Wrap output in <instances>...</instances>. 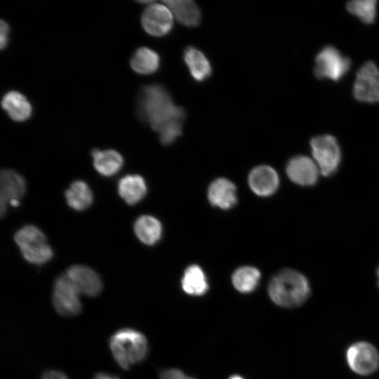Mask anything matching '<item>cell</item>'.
Listing matches in <instances>:
<instances>
[{"label": "cell", "instance_id": "obj_1", "mask_svg": "<svg viewBox=\"0 0 379 379\" xmlns=\"http://www.w3.org/2000/svg\"><path fill=\"white\" fill-rule=\"evenodd\" d=\"M138 114L158 133L171 126L183 124L185 109L176 105L168 91L161 85L142 88L138 100Z\"/></svg>", "mask_w": 379, "mask_h": 379}, {"label": "cell", "instance_id": "obj_2", "mask_svg": "<svg viewBox=\"0 0 379 379\" xmlns=\"http://www.w3.org/2000/svg\"><path fill=\"white\" fill-rule=\"evenodd\" d=\"M311 290L306 277L291 269L279 272L271 279L268 293L272 300L283 307H296L309 298Z\"/></svg>", "mask_w": 379, "mask_h": 379}, {"label": "cell", "instance_id": "obj_3", "mask_svg": "<svg viewBox=\"0 0 379 379\" xmlns=\"http://www.w3.org/2000/svg\"><path fill=\"white\" fill-rule=\"evenodd\" d=\"M109 349L118 365L124 370L142 361L148 352L146 337L131 328L114 332L109 340Z\"/></svg>", "mask_w": 379, "mask_h": 379}, {"label": "cell", "instance_id": "obj_4", "mask_svg": "<svg viewBox=\"0 0 379 379\" xmlns=\"http://www.w3.org/2000/svg\"><path fill=\"white\" fill-rule=\"evenodd\" d=\"M14 240L23 258L32 264H45L53 257V252L47 244L45 234L36 226L22 227L15 232Z\"/></svg>", "mask_w": 379, "mask_h": 379}, {"label": "cell", "instance_id": "obj_5", "mask_svg": "<svg viewBox=\"0 0 379 379\" xmlns=\"http://www.w3.org/2000/svg\"><path fill=\"white\" fill-rule=\"evenodd\" d=\"M81 293L66 274L58 276L53 284L52 302L56 312L61 316L73 317L82 311Z\"/></svg>", "mask_w": 379, "mask_h": 379}, {"label": "cell", "instance_id": "obj_6", "mask_svg": "<svg viewBox=\"0 0 379 379\" xmlns=\"http://www.w3.org/2000/svg\"><path fill=\"white\" fill-rule=\"evenodd\" d=\"M310 147L321 173L324 176L333 174L341 160V151L336 138L331 135L315 136L310 140Z\"/></svg>", "mask_w": 379, "mask_h": 379}, {"label": "cell", "instance_id": "obj_7", "mask_svg": "<svg viewBox=\"0 0 379 379\" xmlns=\"http://www.w3.org/2000/svg\"><path fill=\"white\" fill-rule=\"evenodd\" d=\"M351 61L332 46L323 48L315 58L314 75L319 79L340 80L349 71Z\"/></svg>", "mask_w": 379, "mask_h": 379}, {"label": "cell", "instance_id": "obj_8", "mask_svg": "<svg viewBox=\"0 0 379 379\" xmlns=\"http://www.w3.org/2000/svg\"><path fill=\"white\" fill-rule=\"evenodd\" d=\"M353 95L361 102H379V69L372 61L363 64L357 72Z\"/></svg>", "mask_w": 379, "mask_h": 379}, {"label": "cell", "instance_id": "obj_9", "mask_svg": "<svg viewBox=\"0 0 379 379\" xmlns=\"http://www.w3.org/2000/svg\"><path fill=\"white\" fill-rule=\"evenodd\" d=\"M173 15L164 4L152 1L141 15V24L149 35L161 37L171 32L173 27Z\"/></svg>", "mask_w": 379, "mask_h": 379}, {"label": "cell", "instance_id": "obj_10", "mask_svg": "<svg viewBox=\"0 0 379 379\" xmlns=\"http://www.w3.org/2000/svg\"><path fill=\"white\" fill-rule=\"evenodd\" d=\"M349 367L359 375H369L379 367V352L371 344L358 342L349 347L346 352Z\"/></svg>", "mask_w": 379, "mask_h": 379}, {"label": "cell", "instance_id": "obj_11", "mask_svg": "<svg viewBox=\"0 0 379 379\" xmlns=\"http://www.w3.org/2000/svg\"><path fill=\"white\" fill-rule=\"evenodd\" d=\"M81 294L90 298L98 296L103 284L100 275L91 267L83 265L70 266L65 272Z\"/></svg>", "mask_w": 379, "mask_h": 379}, {"label": "cell", "instance_id": "obj_12", "mask_svg": "<svg viewBox=\"0 0 379 379\" xmlns=\"http://www.w3.org/2000/svg\"><path fill=\"white\" fill-rule=\"evenodd\" d=\"M26 191V183L23 177L10 169L2 170L0 174V213L3 216L7 204L12 201H20Z\"/></svg>", "mask_w": 379, "mask_h": 379}, {"label": "cell", "instance_id": "obj_13", "mask_svg": "<svg viewBox=\"0 0 379 379\" xmlns=\"http://www.w3.org/2000/svg\"><path fill=\"white\" fill-rule=\"evenodd\" d=\"M286 173L295 183L302 186L315 184L319 168L310 158L299 155L291 158L286 166Z\"/></svg>", "mask_w": 379, "mask_h": 379}, {"label": "cell", "instance_id": "obj_14", "mask_svg": "<svg viewBox=\"0 0 379 379\" xmlns=\"http://www.w3.org/2000/svg\"><path fill=\"white\" fill-rule=\"evenodd\" d=\"M248 183L256 194L266 197L272 194L277 190L279 179L274 169L269 166L262 165L251 171Z\"/></svg>", "mask_w": 379, "mask_h": 379}, {"label": "cell", "instance_id": "obj_15", "mask_svg": "<svg viewBox=\"0 0 379 379\" xmlns=\"http://www.w3.org/2000/svg\"><path fill=\"white\" fill-rule=\"evenodd\" d=\"M183 60L192 77L203 82L212 74V66L204 53L194 46H188L183 51Z\"/></svg>", "mask_w": 379, "mask_h": 379}, {"label": "cell", "instance_id": "obj_16", "mask_svg": "<svg viewBox=\"0 0 379 379\" xmlns=\"http://www.w3.org/2000/svg\"><path fill=\"white\" fill-rule=\"evenodd\" d=\"M164 3L169 8L176 20L182 25L194 27L201 22V11L194 1L168 0Z\"/></svg>", "mask_w": 379, "mask_h": 379}, {"label": "cell", "instance_id": "obj_17", "mask_svg": "<svg viewBox=\"0 0 379 379\" xmlns=\"http://www.w3.org/2000/svg\"><path fill=\"white\" fill-rule=\"evenodd\" d=\"M208 197L213 206L222 209L230 208L237 202L236 187L227 179H216L209 186Z\"/></svg>", "mask_w": 379, "mask_h": 379}, {"label": "cell", "instance_id": "obj_18", "mask_svg": "<svg viewBox=\"0 0 379 379\" xmlns=\"http://www.w3.org/2000/svg\"><path fill=\"white\" fill-rule=\"evenodd\" d=\"M1 107L11 119L18 122L28 119L32 113V107L29 100L23 94L16 91H10L4 95Z\"/></svg>", "mask_w": 379, "mask_h": 379}, {"label": "cell", "instance_id": "obj_19", "mask_svg": "<svg viewBox=\"0 0 379 379\" xmlns=\"http://www.w3.org/2000/svg\"><path fill=\"white\" fill-rule=\"evenodd\" d=\"M118 193L128 205L140 202L147 193V185L139 175H126L118 183Z\"/></svg>", "mask_w": 379, "mask_h": 379}, {"label": "cell", "instance_id": "obj_20", "mask_svg": "<svg viewBox=\"0 0 379 379\" xmlns=\"http://www.w3.org/2000/svg\"><path fill=\"white\" fill-rule=\"evenodd\" d=\"M95 170L104 176H112L119 171L124 164L122 156L116 150H99L91 152Z\"/></svg>", "mask_w": 379, "mask_h": 379}, {"label": "cell", "instance_id": "obj_21", "mask_svg": "<svg viewBox=\"0 0 379 379\" xmlns=\"http://www.w3.org/2000/svg\"><path fill=\"white\" fill-rule=\"evenodd\" d=\"M130 65L133 71L138 74H152L159 68L160 57L152 48L140 47L135 51L131 59Z\"/></svg>", "mask_w": 379, "mask_h": 379}, {"label": "cell", "instance_id": "obj_22", "mask_svg": "<svg viewBox=\"0 0 379 379\" xmlns=\"http://www.w3.org/2000/svg\"><path fill=\"white\" fill-rule=\"evenodd\" d=\"M134 232L140 241L147 245H154L161 238L162 227L160 222L148 215L140 216L134 223Z\"/></svg>", "mask_w": 379, "mask_h": 379}, {"label": "cell", "instance_id": "obj_23", "mask_svg": "<svg viewBox=\"0 0 379 379\" xmlns=\"http://www.w3.org/2000/svg\"><path fill=\"white\" fill-rule=\"evenodd\" d=\"M67 204L76 211H84L93 203V194L88 185L82 180L73 182L66 190Z\"/></svg>", "mask_w": 379, "mask_h": 379}, {"label": "cell", "instance_id": "obj_24", "mask_svg": "<svg viewBox=\"0 0 379 379\" xmlns=\"http://www.w3.org/2000/svg\"><path fill=\"white\" fill-rule=\"evenodd\" d=\"M182 287L184 291L192 295H201L208 288L206 276L198 265L188 267L182 279Z\"/></svg>", "mask_w": 379, "mask_h": 379}, {"label": "cell", "instance_id": "obj_25", "mask_svg": "<svg viewBox=\"0 0 379 379\" xmlns=\"http://www.w3.org/2000/svg\"><path fill=\"white\" fill-rule=\"evenodd\" d=\"M260 277V274L258 269L245 266L234 272L232 276V284L237 291L248 293L257 286Z\"/></svg>", "mask_w": 379, "mask_h": 379}, {"label": "cell", "instance_id": "obj_26", "mask_svg": "<svg viewBox=\"0 0 379 379\" xmlns=\"http://www.w3.org/2000/svg\"><path fill=\"white\" fill-rule=\"evenodd\" d=\"M376 4L375 0H354L347 2L346 7L350 13L362 22L371 24L376 17Z\"/></svg>", "mask_w": 379, "mask_h": 379}, {"label": "cell", "instance_id": "obj_27", "mask_svg": "<svg viewBox=\"0 0 379 379\" xmlns=\"http://www.w3.org/2000/svg\"><path fill=\"white\" fill-rule=\"evenodd\" d=\"M160 379H194L185 375L182 371L176 369H168L162 372Z\"/></svg>", "mask_w": 379, "mask_h": 379}, {"label": "cell", "instance_id": "obj_28", "mask_svg": "<svg viewBox=\"0 0 379 379\" xmlns=\"http://www.w3.org/2000/svg\"><path fill=\"white\" fill-rule=\"evenodd\" d=\"M0 34V46L1 49L3 50L8 44L9 34V26L4 20H1Z\"/></svg>", "mask_w": 379, "mask_h": 379}, {"label": "cell", "instance_id": "obj_29", "mask_svg": "<svg viewBox=\"0 0 379 379\" xmlns=\"http://www.w3.org/2000/svg\"><path fill=\"white\" fill-rule=\"evenodd\" d=\"M41 379H69L65 373L58 370H46L41 375Z\"/></svg>", "mask_w": 379, "mask_h": 379}, {"label": "cell", "instance_id": "obj_30", "mask_svg": "<svg viewBox=\"0 0 379 379\" xmlns=\"http://www.w3.org/2000/svg\"><path fill=\"white\" fill-rule=\"evenodd\" d=\"M92 379H120L117 375L107 372H99L95 375Z\"/></svg>", "mask_w": 379, "mask_h": 379}, {"label": "cell", "instance_id": "obj_31", "mask_svg": "<svg viewBox=\"0 0 379 379\" xmlns=\"http://www.w3.org/2000/svg\"><path fill=\"white\" fill-rule=\"evenodd\" d=\"M230 379H243V378L238 375H234V376L231 377Z\"/></svg>", "mask_w": 379, "mask_h": 379}, {"label": "cell", "instance_id": "obj_32", "mask_svg": "<svg viewBox=\"0 0 379 379\" xmlns=\"http://www.w3.org/2000/svg\"><path fill=\"white\" fill-rule=\"evenodd\" d=\"M377 276H378V284L379 286V267L378 268V270H377Z\"/></svg>", "mask_w": 379, "mask_h": 379}]
</instances>
